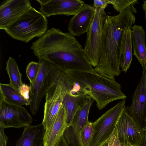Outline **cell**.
<instances>
[{
    "mask_svg": "<svg viewBox=\"0 0 146 146\" xmlns=\"http://www.w3.org/2000/svg\"><path fill=\"white\" fill-rule=\"evenodd\" d=\"M40 4L39 11L46 17L58 15L67 16L76 14L84 2L80 0H37Z\"/></svg>",
    "mask_w": 146,
    "mask_h": 146,
    "instance_id": "obj_12",
    "label": "cell"
},
{
    "mask_svg": "<svg viewBox=\"0 0 146 146\" xmlns=\"http://www.w3.org/2000/svg\"><path fill=\"white\" fill-rule=\"evenodd\" d=\"M125 102L122 100L92 123L94 135L89 146H100L109 137L126 108Z\"/></svg>",
    "mask_w": 146,
    "mask_h": 146,
    "instance_id": "obj_8",
    "label": "cell"
},
{
    "mask_svg": "<svg viewBox=\"0 0 146 146\" xmlns=\"http://www.w3.org/2000/svg\"><path fill=\"white\" fill-rule=\"evenodd\" d=\"M72 87V84L63 70L57 82L46 95L44 117L41 123L45 130L53 122L62 105L64 96Z\"/></svg>",
    "mask_w": 146,
    "mask_h": 146,
    "instance_id": "obj_6",
    "label": "cell"
},
{
    "mask_svg": "<svg viewBox=\"0 0 146 146\" xmlns=\"http://www.w3.org/2000/svg\"><path fill=\"white\" fill-rule=\"evenodd\" d=\"M138 146H146V127L144 129L142 139Z\"/></svg>",
    "mask_w": 146,
    "mask_h": 146,
    "instance_id": "obj_31",
    "label": "cell"
},
{
    "mask_svg": "<svg viewBox=\"0 0 146 146\" xmlns=\"http://www.w3.org/2000/svg\"><path fill=\"white\" fill-rule=\"evenodd\" d=\"M55 146H70L63 135Z\"/></svg>",
    "mask_w": 146,
    "mask_h": 146,
    "instance_id": "obj_30",
    "label": "cell"
},
{
    "mask_svg": "<svg viewBox=\"0 0 146 146\" xmlns=\"http://www.w3.org/2000/svg\"><path fill=\"white\" fill-rule=\"evenodd\" d=\"M95 13L94 7L84 4L78 12L70 18L68 28L69 32L77 36L87 33L93 20Z\"/></svg>",
    "mask_w": 146,
    "mask_h": 146,
    "instance_id": "obj_14",
    "label": "cell"
},
{
    "mask_svg": "<svg viewBox=\"0 0 146 146\" xmlns=\"http://www.w3.org/2000/svg\"><path fill=\"white\" fill-rule=\"evenodd\" d=\"M48 24L46 17L31 6L5 31L13 38L28 42L43 35L48 30Z\"/></svg>",
    "mask_w": 146,
    "mask_h": 146,
    "instance_id": "obj_4",
    "label": "cell"
},
{
    "mask_svg": "<svg viewBox=\"0 0 146 146\" xmlns=\"http://www.w3.org/2000/svg\"><path fill=\"white\" fill-rule=\"evenodd\" d=\"M109 4V0H94L93 2V7L105 9Z\"/></svg>",
    "mask_w": 146,
    "mask_h": 146,
    "instance_id": "obj_28",
    "label": "cell"
},
{
    "mask_svg": "<svg viewBox=\"0 0 146 146\" xmlns=\"http://www.w3.org/2000/svg\"><path fill=\"white\" fill-rule=\"evenodd\" d=\"M40 68L39 62H30L26 69L27 76L30 82V85H33L38 76Z\"/></svg>",
    "mask_w": 146,
    "mask_h": 146,
    "instance_id": "obj_25",
    "label": "cell"
},
{
    "mask_svg": "<svg viewBox=\"0 0 146 146\" xmlns=\"http://www.w3.org/2000/svg\"><path fill=\"white\" fill-rule=\"evenodd\" d=\"M132 146V145H131V146Z\"/></svg>",
    "mask_w": 146,
    "mask_h": 146,
    "instance_id": "obj_34",
    "label": "cell"
},
{
    "mask_svg": "<svg viewBox=\"0 0 146 146\" xmlns=\"http://www.w3.org/2000/svg\"><path fill=\"white\" fill-rule=\"evenodd\" d=\"M94 100L88 96L86 100L79 108L74 117L71 125L66 129L63 136L70 142L77 141L76 136L83 127L89 121L90 110Z\"/></svg>",
    "mask_w": 146,
    "mask_h": 146,
    "instance_id": "obj_15",
    "label": "cell"
},
{
    "mask_svg": "<svg viewBox=\"0 0 146 146\" xmlns=\"http://www.w3.org/2000/svg\"><path fill=\"white\" fill-rule=\"evenodd\" d=\"M94 135L92 123L89 121L77 134L76 139L78 146H89Z\"/></svg>",
    "mask_w": 146,
    "mask_h": 146,
    "instance_id": "obj_23",
    "label": "cell"
},
{
    "mask_svg": "<svg viewBox=\"0 0 146 146\" xmlns=\"http://www.w3.org/2000/svg\"><path fill=\"white\" fill-rule=\"evenodd\" d=\"M70 146H72V145H70Z\"/></svg>",
    "mask_w": 146,
    "mask_h": 146,
    "instance_id": "obj_35",
    "label": "cell"
},
{
    "mask_svg": "<svg viewBox=\"0 0 146 146\" xmlns=\"http://www.w3.org/2000/svg\"><path fill=\"white\" fill-rule=\"evenodd\" d=\"M100 146H108V143L106 141L104 142Z\"/></svg>",
    "mask_w": 146,
    "mask_h": 146,
    "instance_id": "obj_33",
    "label": "cell"
},
{
    "mask_svg": "<svg viewBox=\"0 0 146 146\" xmlns=\"http://www.w3.org/2000/svg\"><path fill=\"white\" fill-rule=\"evenodd\" d=\"M31 48L38 58L50 62L63 70L95 72L84 49L74 36L52 28L32 43Z\"/></svg>",
    "mask_w": 146,
    "mask_h": 146,
    "instance_id": "obj_1",
    "label": "cell"
},
{
    "mask_svg": "<svg viewBox=\"0 0 146 146\" xmlns=\"http://www.w3.org/2000/svg\"><path fill=\"white\" fill-rule=\"evenodd\" d=\"M143 3L142 5V7L145 13V17L146 20V0L143 1Z\"/></svg>",
    "mask_w": 146,
    "mask_h": 146,
    "instance_id": "obj_32",
    "label": "cell"
},
{
    "mask_svg": "<svg viewBox=\"0 0 146 146\" xmlns=\"http://www.w3.org/2000/svg\"><path fill=\"white\" fill-rule=\"evenodd\" d=\"M29 0H6L0 6V29L4 30L31 6Z\"/></svg>",
    "mask_w": 146,
    "mask_h": 146,
    "instance_id": "obj_13",
    "label": "cell"
},
{
    "mask_svg": "<svg viewBox=\"0 0 146 146\" xmlns=\"http://www.w3.org/2000/svg\"><path fill=\"white\" fill-rule=\"evenodd\" d=\"M4 128L0 126V146H6L8 138L4 131Z\"/></svg>",
    "mask_w": 146,
    "mask_h": 146,
    "instance_id": "obj_29",
    "label": "cell"
},
{
    "mask_svg": "<svg viewBox=\"0 0 146 146\" xmlns=\"http://www.w3.org/2000/svg\"><path fill=\"white\" fill-rule=\"evenodd\" d=\"M131 9L127 8L116 15L106 16L103 29L102 52L98 64L94 68L98 74L115 80L120 69L121 42L125 31L135 22Z\"/></svg>",
    "mask_w": 146,
    "mask_h": 146,
    "instance_id": "obj_2",
    "label": "cell"
},
{
    "mask_svg": "<svg viewBox=\"0 0 146 146\" xmlns=\"http://www.w3.org/2000/svg\"><path fill=\"white\" fill-rule=\"evenodd\" d=\"M131 40L133 54L142 67L146 66L145 34L141 26L134 25L132 27Z\"/></svg>",
    "mask_w": 146,
    "mask_h": 146,
    "instance_id": "obj_19",
    "label": "cell"
},
{
    "mask_svg": "<svg viewBox=\"0 0 146 146\" xmlns=\"http://www.w3.org/2000/svg\"><path fill=\"white\" fill-rule=\"evenodd\" d=\"M38 60L39 72L33 84L30 85L29 110L33 115L37 113L42 98L57 82L63 70L47 60L43 59Z\"/></svg>",
    "mask_w": 146,
    "mask_h": 146,
    "instance_id": "obj_5",
    "label": "cell"
},
{
    "mask_svg": "<svg viewBox=\"0 0 146 146\" xmlns=\"http://www.w3.org/2000/svg\"><path fill=\"white\" fill-rule=\"evenodd\" d=\"M117 121L112 133L106 140L108 146H125L121 142L119 137L117 129Z\"/></svg>",
    "mask_w": 146,
    "mask_h": 146,
    "instance_id": "obj_26",
    "label": "cell"
},
{
    "mask_svg": "<svg viewBox=\"0 0 146 146\" xmlns=\"http://www.w3.org/2000/svg\"><path fill=\"white\" fill-rule=\"evenodd\" d=\"M6 70L10 80V84L19 92L23 84L22 75L15 59L9 57L6 62Z\"/></svg>",
    "mask_w": 146,
    "mask_h": 146,
    "instance_id": "obj_22",
    "label": "cell"
},
{
    "mask_svg": "<svg viewBox=\"0 0 146 146\" xmlns=\"http://www.w3.org/2000/svg\"><path fill=\"white\" fill-rule=\"evenodd\" d=\"M33 121L23 107L9 104L0 98V127L4 128L25 127L31 125Z\"/></svg>",
    "mask_w": 146,
    "mask_h": 146,
    "instance_id": "obj_9",
    "label": "cell"
},
{
    "mask_svg": "<svg viewBox=\"0 0 146 146\" xmlns=\"http://www.w3.org/2000/svg\"><path fill=\"white\" fill-rule=\"evenodd\" d=\"M129 115L143 129L146 127V66L132 96L131 105L126 107Z\"/></svg>",
    "mask_w": 146,
    "mask_h": 146,
    "instance_id": "obj_10",
    "label": "cell"
},
{
    "mask_svg": "<svg viewBox=\"0 0 146 146\" xmlns=\"http://www.w3.org/2000/svg\"><path fill=\"white\" fill-rule=\"evenodd\" d=\"M67 127L65 111L61 105L53 122L45 130L43 146H55Z\"/></svg>",
    "mask_w": 146,
    "mask_h": 146,
    "instance_id": "obj_16",
    "label": "cell"
},
{
    "mask_svg": "<svg viewBox=\"0 0 146 146\" xmlns=\"http://www.w3.org/2000/svg\"><path fill=\"white\" fill-rule=\"evenodd\" d=\"M131 27L125 31L121 42L120 67L122 71L126 73L130 66L132 59Z\"/></svg>",
    "mask_w": 146,
    "mask_h": 146,
    "instance_id": "obj_20",
    "label": "cell"
},
{
    "mask_svg": "<svg viewBox=\"0 0 146 146\" xmlns=\"http://www.w3.org/2000/svg\"><path fill=\"white\" fill-rule=\"evenodd\" d=\"M45 131L42 124L25 127L15 146H43Z\"/></svg>",
    "mask_w": 146,
    "mask_h": 146,
    "instance_id": "obj_17",
    "label": "cell"
},
{
    "mask_svg": "<svg viewBox=\"0 0 146 146\" xmlns=\"http://www.w3.org/2000/svg\"><path fill=\"white\" fill-rule=\"evenodd\" d=\"M72 85L71 90L87 95L96 102L98 108H104L110 103L126 99L121 85L115 80L108 79L93 72L83 71L64 70Z\"/></svg>",
    "mask_w": 146,
    "mask_h": 146,
    "instance_id": "obj_3",
    "label": "cell"
},
{
    "mask_svg": "<svg viewBox=\"0 0 146 146\" xmlns=\"http://www.w3.org/2000/svg\"><path fill=\"white\" fill-rule=\"evenodd\" d=\"M30 90V86L23 83L19 89V92L25 98L30 101V96L29 95Z\"/></svg>",
    "mask_w": 146,
    "mask_h": 146,
    "instance_id": "obj_27",
    "label": "cell"
},
{
    "mask_svg": "<svg viewBox=\"0 0 146 146\" xmlns=\"http://www.w3.org/2000/svg\"><path fill=\"white\" fill-rule=\"evenodd\" d=\"M137 1V0H109V4L112 5L113 8L119 13L128 8L136 13L137 11L133 7V5Z\"/></svg>",
    "mask_w": 146,
    "mask_h": 146,
    "instance_id": "obj_24",
    "label": "cell"
},
{
    "mask_svg": "<svg viewBox=\"0 0 146 146\" xmlns=\"http://www.w3.org/2000/svg\"><path fill=\"white\" fill-rule=\"evenodd\" d=\"M70 90L65 94L62 104L65 111L67 127L71 125L77 111L88 96L83 93L71 92Z\"/></svg>",
    "mask_w": 146,
    "mask_h": 146,
    "instance_id": "obj_18",
    "label": "cell"
},
{
    "mask_svg": "<svg viewBox=\"0 0 146 146\" xmlns=\"http://www.w3.org/2000/svg\"><path fill=\"white\" fill-rule=\"evenodd\" d=\"M119 137L125 146H138L143 138L144 129L128 114L126 108L117 122Z\"/></svg>",
    "mask_w": 146,
    "mask_h": 146,
    "instance_id": "obj_11",
    "label": "cell"
},
{
    "mask_svg": "<svg viewBox=\"0 0 146 146\" xmlns=\"http://www.w3.org/2000/svg\"><path fill=\"white\" fill-rule=\"evenodd\" d=\"M0 98L9 104L20 106L30 105V101L23 96L10 83H0Z\"/></svg>",
    "mask_w": 146,
    "mask_h": 146,
    "instance_id": "obj_21",
    "label": "cell"
},
{
    "mask_svg": "<svg viewBox=\"0 0 146 146\" xmlns=\"http://www.w3.org/2000/svg\"><path fill=\"white\" fill-rule=\"evenodd\" d=\"M106 15L104 9L95 8L93 20L87 33L84 49L90 64L94 68L98 64L101 56L103 29Z\"/></svg>",
    "mask_w": 146,
    "mask_h": 146,
    "instance_id": "obj_7",
    "label": "cell"
}]
</instances>
